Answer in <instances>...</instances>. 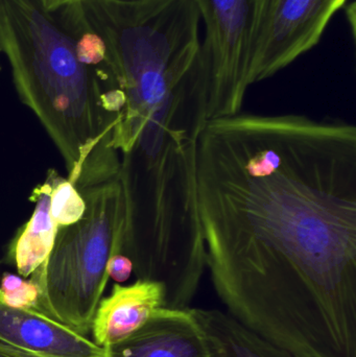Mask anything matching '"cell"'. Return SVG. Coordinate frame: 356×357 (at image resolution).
Here are the masks:
<instances>
[{
  "instance_id": "1",
  "label": "cell",
  "mask_w": 356,
  "mask_h": 357,
  "mask_svg": "<svg viewBox=\"0 0 356 357\" xmlns=\"http://www.w3.org/2000/svg\"><path fill=\"white\" fill-rule=\"evenodd\" d=\"M206 268L227 312L299 357H356V127L240 112L196 152Z\"/></svg>"
},
{
  "instance_id": "14",
  "label": "cell",
  "mask_w": 356,
  "mask_h": 357,
  "mask_svg": "<svg viewBox=\"0 0 356 357\" xmlns=\"http://www.w3.org/2000/svg\"><path fill=\"white\" fill-rule=\"evenodd\" d=\"M42 1H43L44 6L48 12H56L60 8L77 3V2L82 1V0H42Z\"/></svg>"
},
{
  "instance_id": "5",
  "label": "cell",
  "mask_w": 356,
  "mask_h": 357,
  "mask_svg": "<svg viewBox=\"0 0 356 357\" xmlns=\"http://www.w3.org/2000/svg\"><path fill=\"white\" fill-rule=\"evenodd\" d=\"M347 0H265L251 85L290 66L313 50Z\"/></svg>"
},
{
  "instance_id": "10",
  "label": "cell",
  "mask_w": 356,
  "mask_h": 357,
  "mask_svg": "<svg viewBox=\"0 0 356 357\" xmlns=\"http://www.w3.org/2000/svg\"><path fill=\"white\" fill-rule=\"evenodd\" d=\"M190 310L202 329L211 357H299L242 326L228 312Z\"/></svg>"
},
{
  "instance_id": "15",
  "label": "cell",
  "mask_w": 356,
  "mask_h": 357,
  "mask_svg": "<svg viewBox=\"0 0 356 357\" xmlns=\"http://www.w3.org/2000/svg\"><path fill=\"white\" fill-rule=\"evenodd\" d=\"M347 18H348V22L351 25V31H353V37L355 38V23H356V8L355 2H353L350 6H348L347 8Z\"/></svg>"
},
{
  "instance_id": "4",
  "label": "cell",
  "mask_w": 356,
  "mask_h": 357,
  "mask_svg": "<svg viewBox=\"0 0 356 357\" xmlns=\"http://www.w3.org/2000/svg\"><path fill=\"white\" fill-rule=\"evenodd\" d=\"M206 29L201 59L208 119L242 112L265 0H194Z\"/></svg>"
},
{
  "instance_id": "17",
  "label": "cell",
  "mask_w": 356,
  "mask_h": 357,
  "mask_svg": "<svg viewBox=\"0 0 356 357\" xmlns=\"http://www.w3.org/2000/svg\"><path fill=\"white\" fill-rule=\"evenodd\" d=\"M0 52H2L1 44H0Z\"/></svg>"
},
{
  "instance_id": "2",
  "label": "cell",
  "mask_w": 356,
  "mask_h": 357,
  "mask_svg": "<svg viewBox=\"0 0 356 357\" xmlns=\"http://www.w3.org/2000/svg\"><path fill=\"white\" fill-rule=\"evenodd\" d=\"M0 44L17 91L60 151L73 184L115 169L117 116L107 110L94 67L77 54V37L42 0H0Z\"/></svg>"
},
{
  "instance_id": "3",
  "label": "cell",
  "mask_w": 356,
  "mask_h": 357,
  "mask_svg": "<svg viewBox=\"0 0 356 357\" xmlns=\"http://www.w3.org/2000/svg\"><path fill=\"white\" fill-rule=\"evenodd\" d=\"M81 220L59 227L47 259L31 274L39 287L36 310L88 335L109 280L108 266L125 243V192L118 178L79 190Z\"/></svg>"
},
{
  "instance_id": "16",
  "label": "cell",
  "mask_w": 356,
  "mask_h": 357,
  "mask_svg": "<svg viewBox=\"0 0 356 357\" xmlns=\"http://www.w3.org/2000/svg\"><path fill=\"white\" fill-rule=\"evenodd\" d=\"M0 357H29L23 356V354H19V352L14 351V350L10 349V348L6 347V346L0 344Z\"/></svg>"
},
{
  "instance_id": "12",
  "label": "cell",
  "mask_w": 356,
  "mask_h": 357,
  "mask_svg": "<svg viewBox=\"0 0 356 357\" xmlns=\"http://www.w3.org/2000/svg\"><path fill=\"white\" fill-rule=\"evenodd\" d=\"M0 301L16 308H37L39 287L35 281L4 273L0 280Z\"/></svg>"
},
{
  "instance_id": "13",
  "label": "cell",
  "mask_w": 356,
  "mask_h": 357,
  "mask_svg": "<svg viewBox=\"0 0 356 357\" xmlns=\"http://www.w3.org/2000/svg\"><path fill=\"white\" fill-rule=\"evenodd\" d=\"M134 272L133 261L125 254H115L111 258L108 266L109 278L113 279L116 283H123L129 280Z\"/></svg>"
},
{
  "instance_id": "11",
  "label": "cell",
  "mask_w": 356,
  "mask_h": 357,
  "mask_svg": "<svg viewBox=\"0 0 356 357\" xmlns=\"http://www.w3.org/2000/svg\"><path fill=\"white\" fill-rule=\"evenodd\" d=\"M83 195L68 178L56 175L50 195V214L59 227L69 226L81 220L85 213Z\"/></svg>"
},
{
  "instance_id": "8",
  "label": "cell",
  "mask_w": 356,
  "mask_h": 357,
  "mask_svg": "<svg viewBox=\"0 0 356 357\" xmlns=\"http://www.w3.org/2000/svg\"><path fill=\"white\" fill-rule=\"evenodd\" d=\"M165 289L160 282L137 279L130 285H113L102 298L92 321V341L106 348L127 339L159 308L164 307Z\"/></svg>"
},
{
  "instance_id": "7",
  "label": "cell",
  "mask_w": 356,
  "mask_h": 357,
  "mask_svg": "<svg viewBox=\"0 0 356 357\" xmlns=\"http://www.w3.org/2000/svg\"><path fill=\"white\" fill-rule=\"evenodd\" d=\"M105 357H211L189 307H161L130 337L104 348Z\"/></svg>"
},
{
  "instance_id": "6",
  "label": "cell",
  "mask_w": 356,
  "mask_h": 357,
  "mask_svg": "<svg viewBox=\"0 0 356 357\" xmlns=\"http://www.w3.org/2000/svg\"><path fill=\"white\" fill-rule=\"evenodd\" d=\"M0 344L29 357H105V349L87 335L35 308L0 301Z\"/></svg>"
},
{
  "instance_id": "9",
  "label": "cell",
  "mask_w": 356,
  "mask_h": 357,
  "mask_svg": "<svg viewBox=\"0 0 356 357\" xmlns=\"http://www.w3.org/2000/svg\"><path fill=\"white\" fill-rule=\"evenodd\" d=\"M56 173L48 172L47 177L33 188L31 201L36 203L33 215L19 231L10 245L8 256L19 275L29 278L47 259L58 233L59 225L50 214V195Z\"/></svg>"
}]
</instances>
